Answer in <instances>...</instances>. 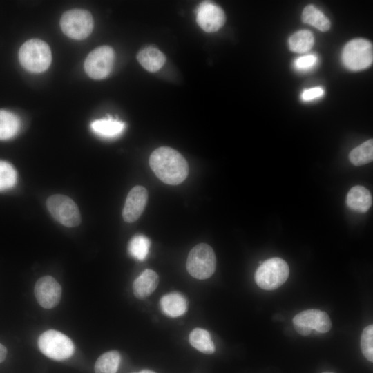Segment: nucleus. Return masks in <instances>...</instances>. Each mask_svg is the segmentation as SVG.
<instances>
[{
	"label": "nucleus",
	"instance_id": "nucleus-1",
	"mask_svg": "<svg viewBox=\"0 0 373 373\" xmlns=\"http://www.w3.org/2000/svg\"><path fill=\"white\" fill-rule=\"evenodd\" d=\"M149 164L156 176L170 185L180 184L189 173L188 163L183 155L167 146L153 151L150 155Z\"/></svg>",
	"mask_w": 373,
	"mask_h": 373
},
{
	"label": "nucleus",
	"instance_id": "nucleus-2",
	"mask_svg": "<svg viewBox=\"0 0 373 373\" xmlns=\"http://www.w3.org/2000/svg\"><path fill=\"white\" fill-rule=\"evenodd\" d=\"M19 60L27 70L41 73L47 70L51 64V50L45 41L39 39H29L21 46Z\"/></svg>",
	"mask_w": 373,
	"mask_h": 373
},
{
	"label": "nucleus",
	"instance_id": "nucleus-3",
	"mask_svg": "<svg viewBox=\"0 0 373 373\" xmlns=\"http://www.w3.org/2000/svg\"><path fill=\"white\" fill-rule=\"evenodd\" d=\"M289 274L287 263L283 259L275 257L267 259L258 267L254 278L259 287L270 291L285 283Z\"/></svg>",
	"mask_w": 373,
	"mask_h": 373
},
{
	"label": "nucleus",
	"instance_id": "nucleus-4",
	"mask_svg": "<svg viewBox=\"0 0 373 373\" xmlns=\"http://www.w3.org/2000/svg\"><path fill=\"white\" fill-rule=\"evenodd\" d=\"M216 266L215 253L207 244L200 243L195 245L188 255L186 269L195 278L204 280L210 278L215 272Z\"/></svg>",
	"mask_w": 373,
	"mask_h": 373
},
{
	"label": "nucleus",
	"instance_id": "nucleus-5",
	"mask_svg": "<svg viewBox=\"0 0 373 373\" xmlns=\"http://www.w3.org/2000/svg\"><path fill=\"white\" fill-rule=\"evenodd\" d=\"M38 346L45 356L59 361L70 358L75 350L69 337L55 329L42 333L38 339Z\"/></svg>",
	"mask_w": 373,
	"mask_h": 373
},
{
	"label": "nucleus",
	"instance_id": "nucleus-6",
	"mask_svg": "<svg viewBox=\"0 0 373 373\" xmlns=\"http://www.w3.org/2000/svg\"><path fill=\"white\" fill-rule=\"evenodd\" d=\"M341 59L345 67L350 70L367 68L373 61L372 44L365 39H352L344 46Z\"/></svg>",
	"mask_w": 373,
	"mask_h": 373
},
{
	"label": "nucleus",
	"instance_id": "nucleus-7",
	"mask_svg": "<svg viewBox=\"0 0 373 373\" xmlns=\"http://www.w3.org/2000/svg\"><path fill=\"white\" fill-rule=\"evenodd\" d=\"M91 14L83 9H72L65 12L60 19L63 32L74 39H84L89 36L93 29Z\"/></svg>",
	"mask_w": 373,
	"mask_h": 373
},
{
	"label": "nucleus",
	"instance_id": "nucleus-8",
	"mask_svg": "<svg viewBox=\"0 0 373 373\" xmlns=\"http://www.w3.org/2000/svg\"><path fill=\"white\" fill-rule=\"evenodd\" d=\"M48 210L52 216L61 224L74 227L81 222L79 209L69 197L56 194L50 196L46 202Z\"/></svg>",
	"mask_w": 373,
	"mask_h": 373
},
{
	"label": "nucleus",
	"instance_id": "nucleus-9",
	"mask_svg": "<svg viewBox=\"0 0 373 373\" xmlns=\"http://www.w3.org/2000/svg\"><path fill=\"white\" fill-rule=\"evenodd\" d=\"M115 60L113 49L102 46L92 50L84 61L86 74L93 79H103L111 73Z\"/></svg>",
	"mask_w": 373,
	"mask_h": 373
},
{
	"label": "nucleus",
	"instance_id": "nucleus-10",
	"mask_svg": "<svg viewBox=\"0 0 373 373\" xmlns=\"http://www.w3.org/2000/svg\"><path fill=\"white\" fill-rule=\"evenodd\" d=\"M292 322L296 332L303 336H307L314 331L326 333L332 327L328 314L316 309H307L297 314Z\"/></svg>",
	"mask_w": 373,
	"mask_h": 373
},
{
	"label": "nucleus",
	"instance_id": "nucleus-11",
	"mask_svg": "<svg viewBox=\"0 0 373 373\" xmlns=\"http://www.w3.org/2000/svg\"><path fill=\"white\" fill-rule=\"evenodd\" d=\"M226 16L223 10L218 5L204 1L197 8L196 21L206 32H214L224 24Z\"/></svg>",
	"mask_w": 373,
	"mask_h": 373
},
{
	"label": "nucleus",
	"instance_id": "nucleus-12",
	"mask_svg": "<svg viewBox=\"0 0 373 373\" xmlns=\"http://www.w3.org/2000/svg\"><path fill=\"white\" fill-rule=\"evenodd\" d=\"M34 292L37 302L42 307L51 309L60 301L61 287L55 278L45 276L37 281Z\"/></svg>",
	"mask_w": 373,
	"mask_h": 373
},
{
	"label": "nucleus",
	"instance_id": "nucleus-13",
	"mask_svg": "<svg viewBox=\"0 0 373 373\" xmlns=\"http://www.w3.org/2000/svg\"><path fill=\"white\" fill-rule=\"evenodd\" d=\"M148 200V192L142 186H134L128 193L122 211L124 221L133 222L142 213Z\"/></svg>",
	"mask_w": 373,
	"mask_h": 373
},
{
	"label": "nucleus",
	"instance_id": "nucleus-14",
	"mask_svg": "<svg viewBox=\"0 0 373 373\" xmlns=\"http://www.w3.org/2000/svg\"><path fill=\"white\" fill-rule=\"evenodd\" d=\"M158 275L152 269H145L136 278L133 284V294L139 299L149 296L157 288Z\"/></svg>",
	"mask_w": 373,
	"mask_h": 373
},
{
	"label": "nucleus",
	"instance_id": "nucleus-15",
	"mask_svg": "<svg viewBox=\"0 0 373 373\" xmlns=\"http://www.w3.org/2000/svg\"><path fill=\"white\" fill-rule=\"evenodd\" d=\"M160 306L164 314L175 318L183 315L188 307L187 300L178 292H171L163 296Z\"/></svg>",
	"mask_w": 373,
	"mask_h": 373
},
{
	"label": "nucleus",
	"instance_id": "nucleus-16",
	"mask_svg": "<svg viewBox=\"0 0 373 373\" xmlns=\"http://www.w3.org/2000/svg\"><path fill=\"white\" fill-rule=\"evenodd\" d=\"M346 202L350 209L365 213L372 206V198L369 190L363 186L357 185L349 191Z\"/></svg>",
	"mask_w": 373,
	"mask_h": 373
},
{
	"label": "nucleus",
	"instance_id": "nucleus-17",
	"mask_svg": "<svg viewBox=\"0 0 373 373\" xmlns=\"http://www.w3.org/2000/svg\"><path fill=\"white\" fill-rule=\"evenodd\" d=\"M141 66L146 70L154 73L165 64V55L157 48L149 46L142 49L137 55Z\"/></svg>",
	"mask_w": 373,
	"mask_h": 373
},
{
	"label": "nucleus",
	"instance_id": "nucleus-18",
	"mask_svg": "<svg viewBox=\"0 0 373 373\" xmlns=\"http://www.w3.org/2000/svg\"><path fill=\"white\" fill-rule=\"evenodd\" d=\"M90 127L97 135L106 138H113L119 135L125 129L124 122L112 117L103 118L93 122Z\"/></svg>",
	"mask_w": 373,
	"mask_h": 373
},
{
	"label": "nucleus",
	"instance_id": "nucleus-19",
	"mask_svg": "<svg viewBox=\"0 0 373 373\" xmlns=\"http://www.w3.org/2000/svg\"><path fill=\"white\" fill-rule=\"evenodd\" d=\"M20 120L13 113L0 109V140L15 137L20 129Z\"/></svg>",
	"mask_w": 373,
	"mask_h": 373
},
{
	"label": "nucleus",
	"instance_id": "nucleus-20",
	"mask_svg": "<svg viewBox=\"0 0 373 373\" xmlns=\"http://www.w3.org/2000/svg\"><path fill=\"white\" fill-rule=\"evenodd\" d=\"M301 19L303 23L322 32L329 30L331 27L329 19L314 5H308L303 9Z\"/></svg>",
	"mask_w": 373,
	"mask_h": 373
},
{
	"label": "nucleus",
	"instance_id": "nucleus-21",
	"mask_svg": "<svg viewBox=\"0 0 373 373\" xmlns=\"http://www.w3.org/2000/svg\"><path fill=\"white\" fill-rule=\"evenodd\" d=\"M189 341L194 348L202 353L210 354L216 350L210 334L204 329H193L189 336Z\"/></svg>",
	"mask_w": 373,
	"mask_h": 373
},
{
	"label": "nucleus",
	"instance_id": "nucleus-22",
	"mask_svg": "<svg viewBox=\"0 0 373 373\" xmlns=\"http://www.w3.org/2000/svg\"><path fill=\"white\" fill-rule=\"evenodd\" d=\"M121 356L117 350H111L102 354L95 364V373H117Z\"/></svg>",
	"mask_w": 373,
	"mask_h": 373
},
{
	"label": "nucleus",
	"instance_id": "nucleus-23",
	"mask_svg": "<svg viewBox=\"0 0 373 373\" xmlns=\"http://www.w3.org/2000/svg\"><path fill=\"white\" fill-rule=\"evenodd\" d=\"M314 44L313 34L306 30L298 31L289 39V47L291 51L304 53L309 51Z\"/></svg>",
	"mask_w": 373,
	"mask_h": 373
},
{
	"label": "nucleus",
	"instance_id": "nucleus-24",
	"mask_svg": "<svg viewBox=\"0 0 373 373\" xmlns=\"http://www.w3.org/2000/svg\"><path fill=\"white\" fill-rule=\"evenodd\" d=\"M351 163L361 166L370 163L373 160V140L370 139L351 151L349 154Z\"/></svg>",
	"mask_w": 373,
	"mask_h": 373
},
{
	"label": "nucleus",
	"instance_id": "nucleus-25",
	"mask_svg": "<svg viewBox=\"0 0 373 373\" xmlns=\"http://www.w3.org/2000/svg\"><path fill=\"white\" fill-rule=\"evenodd\" d=\"M150 246L151 241L146 236L136 235L131 239L128 250L133 258L139 261H142L146 258Z\"/></svg>",
	"mask_w": 373,
	"mask_h": 373
},
{
	"label": "nucleus",
	"instance_id": "nucleus-26",
	"mask_svg": "<svg viewBox=\"0 0 373 373\" xmlns=\"http://www.w3.org/2000/svg\"><path fill=\"white\" fill-rule=\"evenodd\" d=\"M17 180V173L13 166L0 160V191L12 188Z\"/></svg>",
	"mask_w": 373,
	"mask_h": 373
},
{
	"label": "nucleus",
	"instance_id": "nucleus-27",
	"mask_svg": "<svg viewBox=\"0 0 373 373\" xmlns=\"http://www.w3.org/2000/svg\"><path fill=\"white\" fill-rule=\"evenodd\" d=\"M361 349L364 357L373 361V325H369L363 330L361 336Z\"/></svg>",
	"mask_w": 373,
	"mask_h": 373
},
{
	"label": "nucleus",
	"instance_id": "nucleus-28",
	"mask_svg": "<svg viewBox=\"0 0 373 373\" xmlns=\"http://www.w3.org/2000/svg\"><path fill=\"white\" fill-rule=\"evenodd\" d=\"M318 57L316 55L310 54L298 57L294 61V68L299 71H309L317 64Z\"/></svg>",
	"mask_w": 373,
	"mask_h": 373
},
{
	"label": "nucleus",
	"instance_id": "nucleus-29",
	"mask_svg": "<svg viewBox=\"0 0 373 373\" xmlns=\"http://www.w3.org/2000/svg\"><path fill=\"white\" fill-rule=\"evenodd\" d=\"M324 93L321 87H314L304 90L301 94V98L304 101H310L321 97Z\"/></svg>",
	"mask_w": 373,
	"mask_h": 373
},
{
	"label": "nucleus",
	"instance_id": "nucleus-30",
	"mask_svg": "<svg viewBox=\"0 0 373 373\" xmlns=\"http://www.w3.org/2000/svg\"><path fill=\"white\" fill-rule=\"evenodd\" d=\"M7 356V349L6 347L0 343V363H2Z\"/></svg>",
	"mask_w": 373,
	"mask_h": 373
},
{
	"label": "nucleus",
	"instance_id": "nucleus-31",
	"mask_svg": "<svg viewBox=\"0 0 373 373\" xmlns=\"http://www.w3.org/2000/svg\"><path fill=\"white\" fill-rule=\"evenodd\" d=\"M133 373H155V372L150 370H144L140 372H133Z\"/></svg>",
	"mask_w": 373,
	"mask_h": 373
},
{
	"label": "nucleus",
	"instance_id": "nucleus-32",
	"mask_svg": "<svg viewBox=\"0 0 373 373\" xmlns=\"http://www.w3.org/2000/svg\"><path fill=\"white\" fill-rule=\"evenodd\" d=\"M323 373H334V372H324Z\"/></svg>",
	"mask_w": 373,
	"mask_h": 373
}]
</instances>
